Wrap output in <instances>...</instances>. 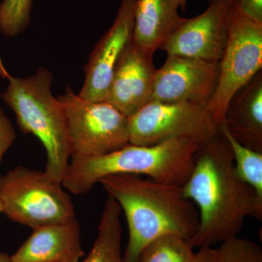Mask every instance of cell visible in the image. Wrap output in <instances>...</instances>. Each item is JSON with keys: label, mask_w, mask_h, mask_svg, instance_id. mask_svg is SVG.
Returning a JSON list of instances; mask_svg holds the SVG:
<instances>
[{"label": "cell", "mask_w": 262, "mask_h": 262, "mask_svg": "<svg viewBox=\"0 0 262 262\" xmlns=\"http://www.w3.org/2000/svg\"><path fill=\"white\" fill-rule=\"evenodd\" d=\"M231 0H209L206 9L185 18L160 49L168 56L220 63L227 42V14Z\"/></svg>", "instance_id": "30bf717a"}, {"label": "cell", "mask_w": 262, "mask_h": 262, "mask_svg": "<svg viewBox=\"0 0 262 262\" xmlns=\"http://www.w3.org/2000/svg\"><path fill=\"white\" fill-rule=\"evenodd\" d=\"M177 0H136L133 42L151 54L184 21Z\"/></svg>", "instance_id": "9a60e30c"}, {"label": "cell", "mask_w": 262, "mask_h": 262, "mask_svg": "<svg viewBox=\"0 0 262 262\" xmlns=\"http://www.w3.org/2000/svg\"><path fill=\"white\" fill-rule=\"evenodd\" d=\"M129 119L130 144L151 146L173 139L203 143L220 134L206 105L151 101Z\"/></svg>", "instance_id": "ba28073f"}, {"label": "cell", "mask_w": 262, "mask_h": 262, "mask_svg": "<svg viewBox=\"0 0 262 262\" xmlns=\"http://www.w3.org/2000/svg\"><path fill=\"white\" fill-rule=\"evenodd\" d=\"M223 125L241 144L262 152L261 71L232 97Z\"/></svg>", "instance_id": "5bb4252c"}, {"label": "cell", "mask_w": 262, "mask_h": 262, "mask_svg": "<svg viewBox=\"0 0 262 262\" xmlns=\"http://www.w3.org/2000/svg\"><path fill=\"white\" fill-rule=\"evenodd\" d=\"M12 76L10 75L6 67H5L4 63H3L2 57L0 56V77L5 79V80H9Z\"/></svg>", "instance_id": "cb8c5ba5"}, {"label": "cell", "mask_w": 262, "mask_h": 262, "mask_svg": "<svg viewBox=\"0 0 262 262\" xmlns=\"http://www.w3.org/2000/svg\"><path fill=\"white\" fill-rule=\"evenodd\" d=\"M125 213L128 242L124 262H139L155 239L173 234L192 241L199 227L198 208L184 196L182 186L133 174H115L99 182Z\"/></svg>", "instance_id": "7a4b0ae2"}, {"label": "cell", "mask_w": 262, "mask_h": 262, "mask_svg": "<svg viewBox=\"0 0 262 262\" xmlns=\"http://www.w3.org/2000/svg\"><path fill=\"white\" fill-rule=\"evenodd\" d=\"M2 212H3V208H2L1 203H0V213H2Z\"/></svg>", "instance_id": "83f0119b"}, {"label": "cell", "mask_w": 262, "mask_h": 262, "mask_svg": "<svg viewBox=\"0 0 262 262\" xmlns=\"http://www.w3.org/2000/svg\"><path fill=\"white\" fill-rule=\"evenodd\" d=\"M154 55L130 42L117 65L104 101L127 117L151 102Z\"/></svg>", "instance_id": "7c38bea8"}, {"label": "cell", "mask_w": 262, "mask_h": 262, "mask_svg": "<svg viewBox=\"0 0 262 262\" xmlns=\"http://www.w3.org/2000/svg\"><path fill=\"white\" fill-rule=\"evenodd\" d=\"M220 131L232 149L234 171L237 177L262 198V152L241 144L231 135L225 125H221Z\"/></svg>", "instance_id": "e0dca14e"}, {"label": "cell", "mask_w": 262, "mask_h": 262, "mask_svg": "<svg viewBox=\"0 0 262 262\" xmlns=\"http://www.w3.org/2000/svg\"><path fill=\"white\" fill-rule=\"evenodd\" d=\"M121 212L116 201L108 195L98 225L97 236L89 254L82 262H124Z\"/></svg>", "instance_id": "2e32d148"}, {"label": "cell", "mask_w": 262, "mask_h": 262, "mask_svg": "<svg viewBox=\"0 0 262 262\" xmlns=\"http://www.w3.org/2000/svg\"><path fill=\"white\" fill-rule=\"evenodd\" d=\"M53 80L51 72L41 67L29 77H10L0 97L15 114L20 130L42 143L47 156L45 173L62 184L70 149L64 110L52 94Z\"/></svg>", "instance_id": "277c9868"}, {"label": "cell", "mask_w": 262, "mask_h": 262, "mask_svg": "<svg viewBox=\"0 0 262 262\" xmlns=\"http://www.w3.org/2000/svg\"><path fill=\"white\" fill-rule=\"evenodd\" d=\"M201 144L192 139H173L151 146L129 144L104 155L71 158L62 185L72 194L80 195L89 192L103 177L133 174L183 186Z\"/></svg>", "instance_id": "3957f363"}, {"label": "cell", "mask_w": 262, "mask_h": 262, "mask_svg": "<svg viewBox=\"0 0 262 262\" xmlns=\"http://www.w3.org/2000/svg\"><path fill=\"white\" fill-rule=\"evenodd\" d=\"M193 262H220L218 248L213 247L200 248L196 251Z\"/></svg>", "instance_id": "603a6c76"}, {"label": "cell", "mask_w": 262, "mask_h": 262, "mask_svg": "<svg viewBox=\"0 0 262 262\" xmlns=\"http://www.w3.org/2000/svg\"><path fill=\"white\" fill-rule=\"evenodd\" d=\"M16 133L11 121L0 107V163L14 143Z\"/></svg>", "instance_id": "44dd1931"}, {"label": "cell", "mask_w": 262, "mask_h": 262, "mask_svg": "<svg viewBox=\"0 0 262 262\" xmlns=\"http://www.w3.org/2000/svg\"><path fill=\"white\" fill-rule=\"evenodd\" d=\"M136 0H121L113 25L103 34L89 57L79 96L103 101L115 70L133 40Z\"/></svg>", "instance_id": "8fae6325"}, {"label": "cell", "mask_w": 262, "mask_h": 262, "mask_svg": "<svg viewBox=\"0 0 262 262\" xmlns=\"http://www.w3.org/2000/svg\"><path fill=\"white\" fill-rule=\"evenodd\" d=\"M33 0H3L0 3V32L17 37L32 21Z\"/></svg>", "instance_id": "d6986e66"}, {"label": "cell", "mask_w": 262, "mask_h": 262, "mask_svg": "<svg viewBox=\"0 0 262 262\" xmlns=\"http://www.w3.org/2000/svg\"><path fill=\"white\" fill-rule=\"evenodd\" d=\"M58 98L64 110L70 158L104 155L130 144L128 117L110 103L84 99L69 87Z\"/></svg>", "instance_id": "52a82bcc"}, {"label": "cell", "mask_w": 262, "mask_h": 262, "mask_svg": "<svg viewBox=\"0 0 262 262\" xmlns=\"http://www.w3.org/2000/svg\"><path fill=\"white\" fill-rule=\"evenodd\" d=\"M246 14L262 21V0H231Z\"/></svg>", "instance_id": "7402d4cb"}, {"label": "cell", "mask_w": 262, "mask_h": 262, "mask_svg": "<svg viewBox=\"0 0 262 262\" xmlns=\"http://www.w3.org/2000/svg\"><path fill=\"white\" fill-rule=\"evenodd\" d=\"M81 257H82V256H74V257L69 258V259L66 260V261H63L62 262H79L80 261Z\"/></svg>", "instance_id": "4316f807"}, {"label": "cell", "mask_w": 262, "mask_h": 262, "mask_svg": "<svg viewBox=\"0 0 262 262\" xmlns=\"http://www.w3.org/2000/svg\"><path fill=\"white\" fill-rule=\"evenodd\" d=\"M0 262H11V258L7 253H0Z\"/></svg>", "instance_id": "d4e9b609"}, {"label": "cell", "mask_w": 262, "mask_h": 262, "mask_svg": "<svg viewBox=\"0 0 262 262\" xmlns=\"http://www.w3.org/2000/svg\"><path fill=\"white\" fill-rule=\"evenodd\" d=\"M194 248L182 236L165 234L146 246L139 262H193L196 255Z\"/></svg>", "instance_id": "ac0fdd59"}, {"label": "cell", "mask_w": 262, "mask_h": 262, "mask_svg": "<svg viewBox=\"0 0 262 262\" xmlns=\"http://www.w3.org/2000/svg\"><path fill=\"white\" fill-rule=\"evenodd\" d=\"M220 262H262L261 246L251 239H229L218 248Z\"/></svg>", "instance_id": "ffe728a7"}, {"label": "cell", "mask_w": 262, "mask_h": 262, "mask_svg": "<svg viewBox=\"0 0 262 262\" xmlns=\"http://www.w3.org/2000/svg\"><path fill=\"white\" fill-rule=\"evenodd\" d=\"M76 218L42 226L33 229L30 237L10 256L11 262H62L84 256Z\"/></svg>", "instance_id": "4fadbf2b"}, {"label": "cell", "mask_w": 262, "mask_h": 262, "mask_svg": "<svg viewBox=\"0 0 262 262\" xmlns=\"http://www.w3.org/2000/svg\"><path fill=\"white\" fill-rule=\"evenodd\" d=\"M219 63L168 56L155 72L151 101L208 105L218 82Z\"/></svg>", "instance_id": "9c48e42d"}, {"label": "cell", "mask_w": 262, "mask_h": 262, "mask_svg": "<svg viewBox=\"0 0 262 262\" xmlns=\"http://www.w3.org/2000/svg\"><path fill=\"white\" fill-rule=\"evenodd\" d=\"M219 65L218 82L207 108L221 127L232 97L262 69V21L232 1L227 14V42Z\"/></svg>", "instance_id": "8992f818"}, {"label": "cell", "mask_w": 262, "mask_h": 262, "mask_svg": "<svg viewBox=\"0 0 262 262\" xmlns=\"http://www.w3.org/2000/svg\"><path fill=\"white\" fill-rule=\"evenodd\" d=\"M182 192L199 214L190 241L194 248L213 247L237 237L245 220L262 219V198L237 177L232 149L221 133L196 150Z\"/></svg>", "instance_id": "6da1fadb"}, {"label": "cell", "mask_w": 262, "mask_h": 262, "mask_svg": "<svg viewBox=\"0 0 262 262\" xmlns=\"http://www.w3.org/2000/svg\"><path fill=\"white\" fill-rule=\"evenodd\" d=\"M177 1H178L179 8L184 11L186 9V5H187V0H177Z\"/></svg>", "instance_id": "484cf974"}, {"label": "cell", "mask_w": 262, "mask_h": 262, "mask_svg": "<svg viewBox=\"0 0 262 262\" xmlns=\"http://www.w3.org/2000/svg\"><path fill=\"white\" fill-rule=\"evenodd\" d=\"M0 203L9 220L32 229L75 218L73 202L61 183L26 167L0 174Z\"/></svg>", "instance_id": "5b68a950"}]
</instances>
